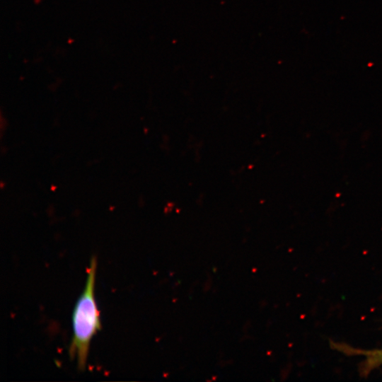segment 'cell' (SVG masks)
Returning a JSON list of instances; mask_svg holds the SVG:
<instances>
[{
	"label": "cell",
	"mask_w": 382,
	"mask_h": 382,
	"mask_svg": "<svg viewBox=\"0 0 382 382\" xmlns=\"http://www.w3.org/2000/svg\"><path fill=\"white\" fill-rule=\"evenodd\" d=\"M96 267V258L93 257L85 288L76 302L72 316L74 335L69 353L71 359L77 360L78 367L81 370L86 366L91 341L101 328L94 297Z\"/></svg>",
	"instance_id": "1"
},
{
	"label": "cell",
	"mask_w": 382,
	"mask_h": 382,
	"mask_svg": "<svg viewBox=\"0 0 382 382\" xmlns=\"http://www.w3.org/2000/svg\"><path fill=\"white\" fill-rule=\"evenodd\" d=\"M332 347L346 354L363 356L364 359L359 367L362 376H368L373 370L382 365V349L364 350L335 342L332 343Z\"/></svg>",
	"instance_id": "2"
}]
</instances>
